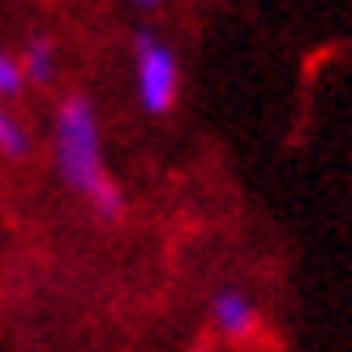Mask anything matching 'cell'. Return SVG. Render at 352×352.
Listing matches in <instances>:
<instances>
[{"instance_id": "cell-1", "label": "cell", "mask_w": 352, "mask_h": 352, "mask_svg": "<svg viewBox=\"0 0 352 352\" xmlns=\"http://www.w3.org/2000/svg\"><path fill=\"white\" fill-rule=\"evenodd\" d=\"M52 146H56V172L60 181L78 193V198L103 219L125 215V193L112 181L108 164H103V142H99V116L86 95H65L56 108V129H52Z\"/></svg>"}, {"instance_id": "cell-2", "label": "cell", "mask_w": 352, "mask_h": 352, "mask_svg": "<svg viewBox=\"0 0 352 352\" xmlns=\"http://www.w3.org/2000/svg\"><path fill=\"white\" fill-rule=\"evenodd\" d=\"M133 91L146 116H164L181 99V60L155 30L133 34Z\"/></svg>"}, {"instance_id": "cell-3", "label": "cell", "mask_w": 352, "mask_h": 352, "mask_svg": "<svg viewBox=\"0 0 352 352\" xmlns=\"http://www.w3.org/2000/svg\"><path fill=\"white\" fill-rule=\"evenodd\" d=\"M210 322H215L223 340H245L258 327V309L241 288H219L215 301H210Z\"/></svg>"}, {"instance_id": "cell-4", "label": "cell", "mask_w": 352, "mask_h": 352, "mask_svg": "<svg viewBox=\"0 0 352 352\" xmlns=\"http://www.w3.org/2000/svg\"><path fill=\"white\" fill-rule=\"evenodd\" d=\"M17 65H22V78H26V82L47 86L52 78H56V47H52V39L34 34V39H26V47H22V56H17Z\"/></svg>"}, {"instance_id": "cell-5", "label": "cell", "mask_w": 352, "mask_h": 352, "mask_svg": "<svg viewBox=\"0 0 352 352\" xmlns=\"http://www.w3.org/2000/svg\"><path fill=\"white\" fill-rule=\"evenodd\" d=\"M26 151H30L26 129L17 125V120L9 116V108L0 103V155H9V160H26Z\"/></svg>"}, {"instance_id": "cell-6", "label": "cell", "mask_w": 352, "mask_h": 352, "mask_svg": "<svg viewBox=\"0 0 352 352\" xmlns=\"http://www.w3.org/2000/svg\"><path fill=\"white\" fill-rule=\"evenodd\" d=\"M22 82H26V78H22V65H17V56H9V52L0 47V103L22 91Z\"/></svg>"}]
</instances>
